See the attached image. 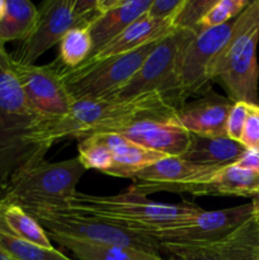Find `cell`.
I'll use <instances>...</instances> for the list:
<instances>
[{
  "mask_svg": "<svg viewBox=\"0 0 259 260\" xmlns=\"http://www.w3.org/2000/svg\"><path fill=\"white\" fill-rule=\"evenodd\" d=\"M0 248L12 260H73L55 248H42L0 229Z\"/></svg>",
  "mask_w": 259,
  "mask_h": 260,
  "instance_id": "cell-25",
  "label": "cell"
},
{
  "mask_svg": "<svg viewBox=\"0 0 259 260\" xmlns=\"http://www.w3.org/2000/svg\"><path fill=\"white\" fill-rule=\"evenodd\" d=\"M27 213L45 229L48 236H63L85 243L126 246L161 254V246L154 239L94 216L73 210H32Z\"/></svg>",
  "mask_w": 259,
  "mask_h": 260,
  "instance_id": "cell-6",
  "label": "cell"
},
{
  "mask_svg": "<svg viewBox=\"0 0 259 260\" xmlns=\"http://www.w3.org/2000/svg\"><path fill=\"white\" fill-rule=\"evenodd\" d=\"M250 104L245 102H236L234 103L230 113H229L228 122H226V136L234 141L240 142L241 135H243L244 126H245L246 116L249 112Z\"/></svg>",
  "mask_w": 259,
  "mask_h": 260,
  "instance_id": "cell-31",
  "label": "cell"
},
{
  "mask_svg": "<svg viewBox=\"0 0 259 260\" xmlns=\"http://www.w3.org/2000/svg\"><path fill=\"white\" fill-rule=\"evenodd\" d=\"M116 134L165 156L182 157L190 144V132L183 128L178 118L173 117L137 119Z\"/></svg>",
  "mask_w": 259,
  "mask_h": 260,
  "instance_id": "cell-14",
  "label": "cell"
},
{
  "mask_svg": "<svg viewBox=\"0 0 259 260\" xmlns=\"http://www.w3.org/2000/svg\"><path fill=\"white\" fill-rule=\"evenodd\" d=\"M178 108L160 93H147L131 99L103 98L75 101L69 112L57 118L41 119L33 128L32 140L51 149L65 139H85L96 134H116L137 119L147 117L178 118Z\"/></svg>",
  "mask_w": 259,
  "mask_h": 260,
  "instance_id": "cell-1",
  "label": "cell"
},
{
  "mask_svg": "<svg viewBox=\"0 0 259 260\" xmlns=\"http://www.w3.org/2000/svg\"><path fill=\"white\" fill-rule=\"evenodd\" d=\"M75 27H88L76 0H46L38 7V19L30 35L10 55L15 63L32 65Z\"/></svg>",
  "mask_w": 259,
  "mask_h": 260,
  "instance_id": "cell-10",
  "label": "cell"
},
{
  "mask_svg": "<svg viewBox=\"0 0 259 260\" xmlns=\"http://www.w3.org/2000/svg\"><path fill=\"white\" fill-rule=\"evenodd\" d=\"M151 2L152 0H102V13L88 27L93 41V53L146 14Z\"/></svg>",
  "mask_w": 259,
  "mask_h": 260,
  "instance_id": "cell-17",
  "label": "cell"
},
{
  "mask_svg": "<svg viewBox=\"0 0 259 260\" xmlns=\"http://www.w3.org/2000/svg\"><path fill=\"white\" fill-rule=\"evenodd\" d=\"M259 0L250 4L233 20L230 37L211 61V83L216 81L228 98L248 104H259Z\"/></svg>",
  "mask_w": 259,
  "mask_h": 260,
  "instance_id": "cell-3",
  "label": "cell"
},
{
  "mask_svg": "<svg viewBox=\"0 0 259 260\" xmlns=\"http://www.w3.org/2000/svg\"><path fill=\"white\" fill-rule=\"evenodd\" d=\"M127 190L149 196L151 193L169 192L185 193V194L203 197V196H218V197H259V173L241 169L235 164L216 169L211 174L205 175L190 182L178 184L152 185L145 183H134Z\"/></svg>",
  "mask_w": 259,
  "mask_h": 260,
  "instance_id": "cell-11",
  "label": "cell"
},
{
  "mask_svg": "<svg viewBox=\"0 0 259 260\" xmlns=\"http://www.w3.org/2000/svg\"><path fill=\"white\" fill-rule=\"evenodd\" d=\"M216 169L218 168L200 167L185 161L182 157L167 156L137 172L132 179L135 183L152 185L178 184L202 178L215 172Z\"/></svg>",
  "mask_w": 259,
  "mask_h": 260,
  "instance_id": "cell-20",
  "label": "cell"
},
{
  "mask_svg": "<svg viewBox=\"0 0 259 260\" xmlns=\"http://www.w3.org/2000/svg\"><path fill=\"white\" fill-rule=\"evenodd\" d=\"M5 8H7V0H0V20L4 17Z\"/></svg>",
  "mask_w": 259,
  "mask_h": 260,
  "instance_id": "cell-34",
  "label": "cell"
},
{
  "mask_svg": "<svg viewBox=\"0 0 259 260\" xmlns=\"http://www.w3.org/2000/svg\"><path fill=\"white\" fill-rule=\"evenodd\" d=\"M38 8L29 0H7V8L0 20V45L23 42L35 28Z\"/></svg>",
  "mask_w": 259,
  "mask_h": 260,
  "instance_id": "cell-22",
  "label": "cell"
},
{
  "mask_svg": "<svg viewBox=\"0 0 259 260\" xmlns=\"http://www.w3.org/2000/svg\"><path fill=\"white\" fill-rule=\"evenodd\" d=\"M78 156L57 162L46 160L13 175L0 190V205L32 210H70L76 187L85 173Z\"/></svg>",
  "mask_w": 259,
  "mask_h": 260,
  "instance_id": "cell-5",
  "label": "cell"
},
{
  "mask_svg": "<svg viewBox=\"0 0 259 260\" xmlns=\"http://www.w3.org/2000/svg\"><path fill=\"white\" fill-rule=\"evenodd\" d=\"M161 254L174 260H233L216 243L179 245L163 244Z\"/></svg>",
  "mask_w": 259,
  "mask_h": 260,
  "instance_id": "cell-27",
  "label": "cell"
},
{
  "mask_svg": "<svg viewBox=\"0 0 259 260\" xmlns=\"http://www.w3.org/2000/svg\"><path fill=\"white\" fill-rule=\"evenodd\" d=\"M253 217V203L236 206L223 210H202L193 217L155 230L140 233L154 239L160 245L163 244H210L221 240L240 228L243 223Z\"/></svg>",
  "mask_w": 259,
  "mask_h": 260,
  "instance_id": "cell-9",
  "label": "cell"
},
{
  "mask_svg": "<svg viewBox=\"0 0 259 260\" xmlns=\"http://www.w3.org/2000/svg\"><path fill=\"white\" fill-rule=\"evenodd\" d=\"M175 29L173 20H157L144 14L114 40L93 53L83 65L95 63L107 58L126 55L147 45L161 41ZM81 66V65H80Z\"/></svg>",
  "mask_w": 259,
  "mask_h": 260,
  "instance_id": "cell-16",
  "label": "cell"
},
{
  "mask_svg": "<svg viewBox=\"0 0 259 260\" xmlns=\"http://www.w3.org/2000/svg\"><path fill=\"white\" fill-rule=\"evenodd\" d=\"M245 151L240 142L228 136L206 137L190 134V144L182 159L200 167L222 168L235 164Z\"/></svg>",
  "mask_w": 259,
  "mask_h": 260,
  "instance_id": "cell-18",
  "label": "cell"
},
{
  "mask_svg": "<svg viewBox=\"0 0 259 260\" xmlns=\"http://www.w3.org/2000/svg\"><path fill=\"white\" fill-rule=\"evenodd\" d=\"M41 119L23 93L12 55L0 45V190L18 172L45 160L50 149L32 140Z\"/></svg>",
  "mask_w": 259,
  "mask_h": 260,
  "instance_id": "cell-2",
  "label": "cell"
},
{
  "mask_svg": "<svg viewBox=\"0 0 259 260\" xmlns=\"http://www.w3.org/2000/svg\"><path fill=\"white\" fill-rule=\"evenodd\" d=\"M213 3L215 0H185L183 8L175 17L174 27L200 33L201 22Z\"/></svg>",
  "mask_w": 259,
  "mask_h": 260,
  "instance_id": "cell-29",
  "label": "cell"
},
{
  "mask_svg": "<svg viewBox=\"0 0 259 260\" xmlns=\"http://www.w3.org/2000/svg\"><path fill=\"white\" fill-rule=\"evenodd\" d=\"M198 33L175 28L150 52L139 73L113 98L131 99L147 93H160L175 108L182 107L178 93L180 58Z\"/></svg>",
  "mask_w": 259,
  "mask_h": 260,
  "instance_id": "cell-7",
  "label": "cell"
},
{
  "mask_svg": "<svg viewBox=\"0 0 259 260\" xmlns=\"http://www.w3.org/2000/svg\"><path fill=\"white\" fill-rule=\"evenodd\" d=\"M240 144L246 150L259 151V104L249 106L245 126L241 135Z\"/></svg>",
  "mask_w": 259,
  "mask_h": 260,
  "instance_id": "cell-30",
  "label": "cell"
},
{
  "mask_svg": "<svg viewBox=\"0 0 259 260\" xmlns=\"http://www.w3.org/2000/svg\"><path fill=\"white\" fill-rule=\"evenodd\" d=\"M111 149L113 164L107 175L118 178H131L144 168L167 157L159 152L139 146L135 142L117 134H102Z\"/></svg>",
  "mask_w": 259,
  "mask_h": 260,
  "instance_id": "cell-19",
  "label": "cell"
},
{
  "mask_svg": "<svg viewBox=\"0 0 259 260\" xmlns=\"http://www.w3.org/2000/svg\"><path fill=\"white\" fill-rule=\"evenodd\" d=\"M0 260H12L7 255V254L4 253V251H3L2 248H0Z\"/></svg>",
  "mask_w": 259,
  "mask_h": 260,
  "instance_id": "cell-35",
  "label": "cell"
},
{
  "mask_svg": "<svg viewBox=\"0 0 259 260\" xmlns=\"http://www.w3.org/2000/svg\"><path fill=\"white\" fill-rule=\"evenodd\" d=\"M78 157L85 170L94 169L107 174L113 164L111 149L104 141L102 134L90 135L81 139L78 144Z\"/></svg>",
  "mask_w": 259,
  "mask_h": 260,
  "instance_id": "cell-26",
  "label": "cell"
},
{
  "mask_svg": "<svg viewBox=\"0 0 259 260\" xmlns=\"http://www.w3.org/2000/svg\"><path fill=\"white\" fill-rule=\"evenodd\" d=\"M215 243L233 260H259L258 230L253 217Z\"/></svg>",
  "mask_w": 259,
  "mask_h": 260,
  "instance_id": "cell-23",
  "label": "cell"
},
{
  "mask_svg": "<svg viewBox=\"0 0 259 260\" xmlns=\"http://www.w3.org/2000/svg\"><path fill=\"white\" fill-rule=\"evenodd\" d=\"M159 42L157 41L126 55L75 69L62 66L63 81L71 99L75 102L80 99L113 98L139 73L142 63Z\"/></svg>",
  "mask_w": 259,
  "mask_h": 260,
  "instance_id": "cell-8",
  "label": "cell"
},
{
  "mask_svg": "<svg viewBox=\"0 0 259 260\" xmlns=\"http://www.w3.org/2000/svg\"><path fill=\"white\" fill-rule=\"evenodd\" d=\"M91 53L93 41L88 27H75L60 41V55L57 60L66 69H75L83 65Z\"/></svg>",
  "mask_w": 259,
  "mask_h": 260,
  "instance_id": "cell-24",
  "label": "cell"
},
{
  "mask_svg": "<svg viewBox=\"0 0 259 260\" xmlns=\"http://www.w3.org/2000/svg\"><path fill=\"white\" fill-rule=\"evenodd\" d=\"M231 27L233 22L201 30L184 50L178 73V93L182 106L190 96L203 95L211 90L208 76L211 61L228 42Z\"/></svg>",
  "mask_w": 259,
  "mask_h": 260,
  "instance_id": "cell-13",
  "label": "cell"
},
{
  "mask_svg": "<svg viewBox=\"0 0 259 260\" xmlns=\"http://www.w3.org/2000/svg\"><path fill=\"white\" fill-rule=\"evenodd\" d=\"M250 2L248 0H215L201 22V30L218 27L230 23V19L238 17Z\"/></svg>",
  "mask_w": 259,
  "mask_h": 260,
  "instance_id": "cell-28",
  "label": "cell"
},
{
  "mask_svg": "<svg viewBox=\"0 0 259 260\" xmlns=\"http://www.w3.org/2000/svg\"><path fill=\"white\" fill-rule=\"evenodd\" d=\"M185 0H152L146 14L157 20H173L184 5Z\"/></svg>",
  "mask_w": 259,
  "mask_h": 260,
  "instance_id": "cell-32",
  "label": "cell"
},
{
  "mask_svg": "<svg viewBox=\"0 0 259 260\" xmlns=\"http://www.w3.org/2000/svg\"><path fill=\"white\" fill-rule=\"evenodd\" d=\"M48 238L71 251L79 260H174L163 254L149 253L135 248L85 243L63 236H48Z\"/></svg>",
  "mask_w": 259,
  "mask_h": 260,
  "instance_id": "cell-21",
  "label": "cell"
},
{
  "mask_svg": "<svg viewBox=\"0 0 259 260\" xmlns=\"http://www.w3.org/2000/svg\"><path fill=\"white\" fill-rule=\"evenodd\" d=\"M254 222H255V225H256V230H258V238H259V220H254Z\"/></svg>",
  "mask_w": 259,
  "mask_h": 260,
  "instance_id": "cell-36",
  "label": "cell"
},
{
  "mask_svg": "<svg viewBox=\"0 0 259 260\" xmlns=\"http://www.w3.org/2000/svg\"><path fill=\"white\" fill-rule=\"evenodd\" d=\"M234 102L212 89L178 109V122L193 135L206 137L226 136V122Z\"/></svg>",
  "mask_w": 259,
  "mask_h": 260,
  "instance_id": "cell-15",
  "label": "cell"
},
{
  "mask_svg": "<svg viewBox=\"0 0 259 260\" xmlns=\"http://www.w3.org/2000/svg\"><path fill=\"white\" fill-rule=\"evenodd\" d=\"M14 73L27 102L42 119L63 116L73 106L74 101L63 81L62 63L58 60L48 65L14 62Z\"/></svg>",
  "mask_w": 259,
  "mask_h": 260,
  "instance_id": "cell-12",
  "label": "cell"
},
{
  "mask_svg": "<svg viewBox=\"0 0 259 260\" xmlns=\"http://www.w3.org/2000/svg\"><path fill=\"white\" fill-rule=\"evenodd\" d=\"M70 210L94 216L134 233L168 228L188 220L203 208L189 201L182 203H161L146 196L127 192L117 196H94L76 192Z\"/></svg>",
  "mask_w": 259,
  "mask_h": 260,
  "instance_id": "cell-4",
  "label": "cell"
},
{
  "mask_svg": "<svg viewBox=\"0 0 259 260\" xmlns=\"http://www.w3.org/2000/svg\"><path fill=\"white\" fill-rule=\"evenodd\" d=\"M236 167L241 169L250 170V172L259 173V151L254 150H246L243 156L235 162Z\"/></svg>",
  "mask_w": 259,
  "mask_h": 260,
  "instance_id": "cell-33",
  "label": "cell"
}]
</instances>
